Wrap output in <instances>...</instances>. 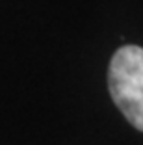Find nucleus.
Returning <instances> with one entry per match:
<instances>
[{"label":"nucleus","instance_id":"nucleus-1","mask_svg":"<svg viewBox=\"0 0 143 145\" xmlns=\"http://www.w3.org/2000/svg\"><path fill=\"white\" fill-rule=\"evenodd\" d=\"M108 88L126 121L143 132V48L125 45L114 54L108 69Z\"/></svg>","mask_w":143,"mask_h":145}]
</instances>
